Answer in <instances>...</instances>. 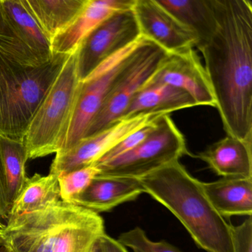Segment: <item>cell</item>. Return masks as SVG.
Returning <instances> with one entry per match:
<instances>
[{
  "label": "cell",
  "mask_w": 252,
  "mask_h": 252,
  "mask_svg": "<svg viewBox=\"0 0 252 252\" xmlns=\"http://www.w3.org/2000/svg\"><path fill=\"white\" fill-rule=\"evenodd\" d=\"M2 232L14 252H92L105 226L97 212L60 200L8 218Z\"/></svg>",
  "instance_id": "7a4b0ae2"
},
{
  "label": "cell",
  "mask_w": 252,
  "mask_h": 252,
  "mask_svg": "<svg viewBox=\"0 0 252 252\" xmlns=\"http://www.w3.org/2000/svg\"><path fill=\"white\" fill-rule=\"evenodd\" d=\"M87 2L88 0H23L26 9L51 42L74 22Z\"/></svg>",
  "instance_id": "d6986e66"
},
{
  "label": "cell",
  "mask_w": 252,
  "mask_h": 252,
  "mask_svg": "<svg viewBox=\"0 0 252 252\" xmlns=\"http://www.w3.org/2000/svg\"><path fill=\"white\" fill-rule=\"evenodd\" d=\"M70 54H54L40 67H27L0 53V135L23 141L28 127Z\"/></svg>",
  "instance_id": "277c9868"
},
{
  "label": "cell",
  "mask_w": 252,
  "mask_h": 252,
  "mask_svg": "<svg viewBox=\"0 0 252 252\" xmlns=\"http://www.w3.org/2000/svg\"><path fill=\"white\" fill-rule=\"evenodd\" d=\"M145 193L139 179L96 175L73 203L99 214L135 200Z\"/></svg>",
  "instance_id": "9a60e30c"
},
{
  "label": "cell",
  "mask_w": 252,
  "mask_h": 252,
  "mask_svg": "<svg viewBox=\"0 0 252 252\" xmlns=\"http://www.w3.org/2000/svg\"><path fill=\"white\" fill-rule=\"evenodd\" d=\"M145 193L167 208L206 252H233L231 224L206 197L201 181L175 160L138 178Z\"/></svg>",
  "instance_id": "3957f363"
},
{
  "label": "cell",
  "mask_w": 252,
  "mask_h": 252,
  "mask_svg": "<svg viewBox=\"0 0 252 252\" xmlns=\"http://www.w3.org/2000/svg\"><path fill=\"white\" fill-rule=\"evenodd\" d=\"M216 28L196 45L227 135L252 141V4L213 0Z\"/></svg>",
  "instance_id": "6da1fadb"
},
{
  "label": "cell",
  "mask_w": 252,
  "mask_h": 252,
  "mask_svg": "<svg viewBox=\"0 0 252 252\" xmlns=\"http://www.w3.org/2000/svg\"><path fill=\"white\" fill-rule=\"evenodd\" d=\"M135 0H88L73 23L51 42L53 54L69 55L103 22L119 11L130 9Z\"/></svg>",
  "instance_id": "5bb4252c"
},
{
  "label": "cell",
  "mask_w": 252,
  "mask_h": 252,
  "mask_svg": "<svg viewBox=\"0 0 252 252\" xmlns=\"http://www.w3.org/2000/svg\"><path fill=\"white\" fill-rule=\"evenodd\" d=\"M132 8L119 11L98 26L78 48L81 81L107 59L141 37Z\"/></svg>",
  "instance_id": "30bf717a"
},
{
  "label": "cell",
  "mask_w": 252,
  "mask_h": 252,
  "mask_svg": "<svg viewBox=\"0 0 252 252\" xmlns=\"http://www.w3.org/2000/svg\"><path fill=\"white\" fill-rule=\"evenodd\" d=\"M233 252H252V216L240 225H231Z\"/></svg>",
  "instance_id": "484cf974"
},
{
  "label": "cell",
  "mask_w": 252,
  "mask_h": 252,
  "mask_svg": "<svg viewBox=\"0 0 252 252\" xmlns=\"http://www.w3.org/2000/svg\"><path fill=\"white\" fill-rule=\"evenodd\" d=\"M92 252H100L99 249H98V246H97V243L96 245H95V247H94V250H93Z\"/></svg>",
  "instance_id": "f546056e"
},
{
  "label": "cell",
  "mask_w": 252,
  "mask_h": 252,
  "mask_svg": "<svg viewBox=\"0 0 252 252\" xmlns=\"http://www.w3.org/2000/svg\"><path fill=\"white\" fill-rule=\"evenodd\" d=\"M10 209L11 208L8 205L6 193H5L2 156H1V152H0V219L8 220Z\"/></svg>",
  "instance_id": "83f0119b"
},
{
  "label": "cell",
  "mask_w": 252,
  "mask_h": 252,
  "mask_svg": "<svg viewBox=\"0 0 252 252\" xmlns=\"http://www.w3.org/2000/svg\"><path fill=\"white\" fill-rule=\"evenodd\" d=\"M184 156H191L170 114L160 116L148 136L125 154L96 166L97 175L141 178ZM95 166V165H94Z\"/></svg>",
  "instance_id": "8992f818"
},
{
  "label": "cell",
  "mask_w": 252,
  "mask_h": 252,
  "mask_svg": "<svg viewBox=\"0 0 252 252\" xmlns=\"http://www.w3.org/2000/svg\"><path fill=\"white\" fill-rule=\"evenodd\" d=\"M163 115L165 114L141 113L123 118L104 130L92 136L82 138L71 148L56 154L50 173L59 177L94 164L125 137L154 122Z\"/></svg>",
  "instance_id": "8fae6325"
},
{
  "label": "cell",
  "mask_w": 252,
  "mask_h": 252,
  "mask_svg": "<svg viewBox=\"0 0 252 252\" xmlns=\"http://www.w3.org/2000/svg\"><path fill=\"white\" fill-rule=\"evenodd\" d=\"M81 87L77 49L67 59L25 134L28 160L57 154L63 148Z\"/></svg>",
  "instance_id": "5b68a950"
},
{
  "label": "cell",
  "mask_w": 252,
  "mask_h": 252,
  "mask_svg": "<svg viewBox=\"0 0 252 252\" xmlns=\"http://www.w3.org/2000/svg\"><path fill=\"white\" fill-rule=\"evenodd\" d=\"M0 53L27 67L51 61V42L23 4V0H0Z\"/></svg>",
  "instance_id": "ba28073f"
},
{
  "label": "cell",
  "mask_w": 252,
  "mask_h": 252,
  "mask_svg": "<svg viewBox=\"0 0 252 252\" xmlns=\"http://www.w3.org/2000/svg\"><path fill=\"white\" fill-rule=\"evenodd\" d=\"M4 226H5V225H4L3 223H2V222H0V228H2Z\"/></svg>",
  "instance_id": "4dcf8cb0"
},
{
  "label": "cell",
  "mask_w": 252,
  "mask_h": 252,
  "mask_svg": "<svg viewBox=\"0 0 252 252\" xmlns=\"http://www.w3.org/2000/svg\"><path fill=\"white\" fill-rule=\"evenodd\" d=\"M252 141L227 135L197 157L222 178L252 179Z\"/></svg>",
  "instance_id": "2e32d148"
},
{
  "label": "cell",
  "mask_w": 252,
  "mask_h": 252,
  "mask_svg": "<svg viewBox=\"0 0 252 252\" xmlns=\"http://www.w3.org/2000/svg\"><path fill=\"white\" fill-rule=\"evenodd\" d=\"M0 152L2 156L5 193L8 205L11 208L29 178L26 169L27 153L23 141H14L1 135Z\"/></svg>",
  "instance_id": "7402d4cb"
},
{
  "label": "cell",
  "mask_w": 252,
  "mask_h": 252,
  "mask_svg": "<svg viewBox=\"0 0 252 252\" xmlns=\"http://www.w3.org/2000/svg\"><path fill=\"white\" fill-rule=\"evenodd\" d=\"M0 14H1V4H0Z\"/></svg>",
  "instance_id": "1f68e13d"
},
{
  "label": "cell",
  "mask_w": 252,
  "mask_h": 252,
  "mask_svg": "<svg viewBox=\"0 0 252 252\" xmlns=\"http://www.w3.org/2000/svg\"><path fill=\"white\" fill-rule=\"evenodd\" d=\"M118 241L125 247L132 249L133 252H182L164 240L152 241L140 227L122 233Z\"/></svg>",
  "instance_id": "cb8c5ba5"
},
{
  "label": "cell",
  "mask_w": 252,
  "mask_h": 252,
  "mask_svg": "<svg viewBox=\"0 0 252 252\" xmlns=\"http://www.w3.org/2000/svg\"><path fill=\"white\" fill-rule=\"evenodd\" d=\"M149 82L178 88L188 94L197 106L216 107L207 73L193 48L168 54Z\"/></svg>",
  "instance_id": "7c38bea8"
},
{
  "label": "cell",
  "mask_w": 252,
  "mask_h": 252,
  "mask_svg": "<svg viewBox=\"0 0 252 252\" xmlns=\"http://www.w3.org/2000/svg\"><path fill=\"white\" fill-rule=\"evenodd\" d=\"M167 55L164 50L144 38L116 78L84 138L95 135L121 120L129 103L154 76Z\"/></svg>",
  "instance_id": "52a82bcc"
},
{
  "label": "cell",
  "mask_w": 252,
  "mask_h": 252,
  "mask_svg": "<svg viewBox=\"0 0 252 252\" xmlns=\"http://www.w3.org/2000/svg\"><path fill=\"white\" fill-rule=\"evenodd\" d=\"M60 200L59 177L52 173L46 176L35 174L28 178L21 193L11 206L8 218L45 209Z\"/></svg>",
  "instance_id": "44dd1931"
},
{
  "label": "cell",
  "mask_w": 252,
  "mask_h": 252,
  "mask_svg": "<svg viewBox=\"0 0 252 252\" xmlns=\"http://www.w3.org/2000/svg\"><path fill=\"white\" fill-rule=\"evenodd\" d=\"M158 119H156L154 122L148 124V125H146V126H143L141 129H138V130L135 131V132H132V133L129 134L127 136L125 137L119 144H116L115 147L110 149L108 152H107L104 156H101V157L93 165L98 166V165L107 163V162L110 161V160H113V159L116 158L125 154V153H127V152L133 150L135 147H136L138 144H141V143L148 136L149 134L153 130L156 121Z\"/></svg>",
  "instance_id": "d4e9b609"
},
{
  "label": "cell",
  "mask_w": 252,
  "mask_h": 252,
  "mask_svg": "<svg viewBox=\"0 0 252 252\" xmlns=\"http://www.w3.org/2000/svg\"><path fill=\"white\" fill-rule=\"evenodd\" d=\"M0 252H14L2 232V228H0Z\"/></svg>",
  "instance_id": "f1b7e54d"
},
{
  "label": "cell",
  "mask_w": 252,
  "mask_h": 252,
  "mask_svg": "<svg viewBox=\"0 0 252 252\" xmlns=\"http://www.w3.org/2000/svg\"><path fill=\"white\" fill-rule=\"evenodd\" d=\"M157 1L178 22L195 35L197 45L207 40L215 32L217 23L213 0Z\"/></svg>",
  "instance_id": "ffe728a7"
},
{
  "label": "cell",
  "mask_w": 252,
  "mask_h": 252,
  "mask_svg": "<svg viewBox=\"0 0 252 252\" xmlns=\"http://www.w3.org/2000/svg\"><path fill=\"white\" fill-rule=\"evenodd\" d=\"M97 246L101 252H129L126 247L118 240L104 234L97 242Z\"/></svg>",
  "instance_id": "4316f807"
},
{
  "label": "cell",
  "mask_w": 252,
  "mask_h": 252,
  "mask_svg": "<svg viewBox=\"0 0 252 252\" xmlns=\"http://www.w3.org/2000/svg\"><path fill=\"white\" fill-rule=\"evenodd\" d=\"M98 173L99 169L91 165L59 176L61 200L73 203Z\"/></svg>",
  "instance_id": "603a6c76"
},
{
  "label": "cell",
  "mask_w": 252,
  "mask_h": 252,
  "mask_svg": "<svg viewBox=\"0 0 252 252\" xmlns=\"http://www.w3.org/2000/svg\"><path fill=\"white\" fill-rule=\"evenodd\" d=\"M132 11L141 36L168 54L197 45L195 35L169 14L157 0H135Z\"/></svg>",
  "instance_id": "4fadbf2b"
},
{
  "label": "cell",
  "mask_w": 252,
  "mask_h": 252,
  "mask_svg": "<svg viewBox=\"0 0 252 252\" xmlns=\"http://www.w3.org/2000/svg\"><path fill=\"white\" fill-rule=\"evenodd\" d=\"M202 186L212 206L224 218L252 216V179L222 178Z\"/></svg>",
  "instance_id": "e0dca14e"
},
{
  "label": "cell",
  "mask_w": 252,
  "mask_h": 252,
  "mask_svg": "<svg viewBox=\"0 0 252 252\" xmlns=\"http://www.w3.org/2000/svg\"><path fill=\"white\" fill-rule=\"evenodd\" d=\"M144 39L141 36L129 46L116 53L82 81L80 93L65 141L63 148L57 153L69 150L84 138L90 124L101 108L116 78Z\"/></svg>",
  "instance_id": "9c48e42d"
},
{
  "label": "cell",
  "mask_w": 252,
  "mask_h": 252,
  "mask_svg": "<svg viewBox=\"0 0 252 252\" xmlns=\"http://www.w3.org/2000/svg\"><path fill=\"white\" fill-rule=\"evenodd\" d=\"M197 106L188 94L178 88L166 84L148 82L129 103L123 118L141 113L171 114Z\"/></svg>",
  "instance_id": "ac0fdd59"
}]
</instances>
